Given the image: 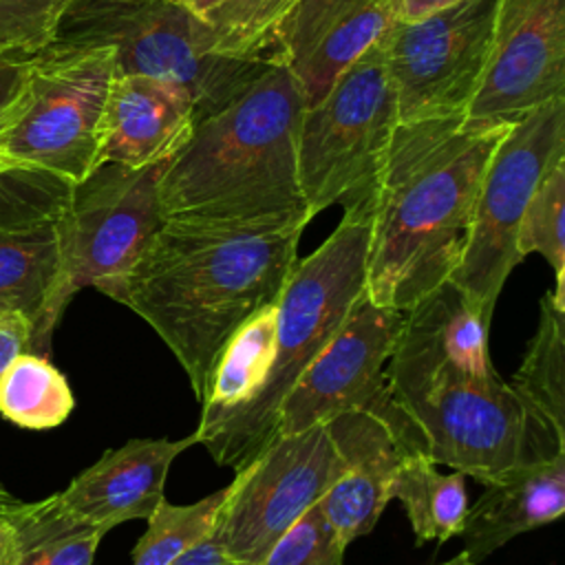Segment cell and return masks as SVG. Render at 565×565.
Returning a JSON list of instances; mask_svg holds the SVG:
<instances>
[{
	"instance_id": "cell-1",
	"label": "cell",
	"mask_w": 565,
	"mask_h": 565,
	"mask_svg": "<svg viewBox=\"0 0 565 565\" xmlns=\"http://www.w3.org/2000/svg\"><path fill=\"white\" fill-rule=\"evenodd\" d=\"M302 225L225 227L163 221L137 263L93 287L143 318L203 402L212 369L241 324L276 302Z\"/></svg>"
},
{
	"instance_id": "cell-2",
	"label": "cell",
	"mask_w": 565,
	"mask_h": 565,
	"mask_svg": "<svg viewBox=\"0 0 565 565\" xmlns=\"http://www.w3.org/2000/svg\"><path fill=\"white\" fill-rule=\"evenodd\" d=\"M514 121H399L369 218L366 296L406 311L459 267L486 166Z\"/></svg>"
},
{
	"instance_id": "cell-3",
	"label": "cell",
	"mask_w": 565,
	"mask_h": 565,
	"mask_svg": "<svg viewBox=\"0 0 565 565\" xmlns=\"http://www.w3.org/2000/svg\"><path fill=\"white\" fill-rule=\"evenodd\" d=\"M302 90L282 64L267 66L225 106L199 119L163 161L166 221L287 227L311 221L296 168Z\"/></svg>"
},
{
	"instance_id": "cell-4",
	"label": "cell",
	"mask_w": 565,
	"mask_h": 565,
	"mask_svg": "<svg viewBox=\"0 0 565 565\" xmlns=\"http://www.w3.org/2000/svg\"><path fill=\"white\" fill-rule=\"evenodd\" d=\"M366 249L369 221L342 216L318 249L296 260L276 300L274 355L260 386L199 441L218 466L236 472L274 439L287 393L366 294Z\"/></svg>"
},
{
	"instance_id": "cell-5",
	"label": "cell",
	"mask_w": 565,
	"mask_h": 565,
	"mask_svg": "<svg viewBox=\"0 0 565 565\" xmlns=\"http://www.w3.org/2000/svg\"><path fill=\"white\" fill-rule=\"evenodd\" d=\"M53 44L110 46L115 73L150 75L185 88L196 121L271 66L227 55L216 35L174 0H73Z\"/></svg>"
},
{
	"instance_id": "cell-6",
	"label": "cell",
	"mask_w": 565,
	"mask_h": 565,
	"mask_svg": "<svg viewBox=\"0 0 565 565\" xmlns=\"http://www.w3.org/2000/svg\"><path fill=\"white\" fill-rule=\"evenodd\" d=\"M397 124V97L377 42L300 113L296 168L311 218L331 205H340L342 216L371 218Z\"/></svg>"
},
{
	"instance_id": "cell-7",
	"label": "cell",
	"mask_w": 565,
	"mask_h": 565,
	"mask_svg": "<svg viewBox=\"0 0 565 565\" xmlns=\"http://www.w3.org/2000/svg\"><path fill=\"white\" fill-rule=\"evenodd\" d=\"M115 55L110 46L51 44L0 113V161L55 172L71 183L99 166L102 115Z\"/></svg>"
},
{
	"instance_id": "cell-8",
	"label": "cell",
	"mask_w": 565,
	"mask_h": 565,
	"mask_svg": "<svg viewBox=\"0 0 565 565\" xmlns=\"http://www.w3.org/2000/svg\"><path fill=\"white\" fill-rule=\"evenodd\" d=\"M404 411L428 459L481 483L565 452V430L501 377L441 388Z\"/></svg>"
},
{
	"instance_id": "cell-9",
	"label": "cell",
	"mask_w": 565,
	"mask_h": 565,
	"mask_svg": "<svg viewBox=\"0 0 565 565\" xmlns=\"http://www.w3.org/2000/svg\"><path fill=\"white\" fill-rule=\"evenodd\" d=\"M565 154V97L519 117L494 148L472 207L466 247L452 282L486 313L523 260L516 232L527 201L545 170Z\"/></svg>"
},
{
	"instance_id": "cell-10",
	"label": "cell",
	"mask_w": 565,
	"mask_h": 565,
	"mask_svg": "<svg viewBox=\"0 0 565 565\" xmlns=\"http://www.w3.org/2000/svg\"><path fill=\"white\" fill-rule=\"evenodd\" d=\"M402 316L397 309L375 305L364 294L287 393L276 435L300 433L344 413H366L382 419L411 452H424L415 422L395 402L386 380V360Z\"/></svg>"
},
{
	"instance_id": "cell-11",
	"label": "cell",
	"mask_w": 565,
	"mask_h": 565,
	"mask_svg": "<svg viewBox=\"0 0 565 565\" xmlns=\"http://www.w3.org/2000/svg\"><path fill=\"white\" fill-rule=\"evenodd\" d=\"M327 424L276 435L236 470L214 521V536L236 565H260L271 545L342 475Z\"/></svg>"
},
{
	"instance_id": "cell-12",
	"label": "cell",
	"mask_w": 565,
	"mask_h": 565,
	"mask_svg": "<svg viewBox=\"0 0 565 565\" xmlns=\"http://www.w3.org/2000/svg\"><path fill=\"white\" fill-rule=\"evenodd\" d=\"M161 168L163 161L143 168L99 163L73 185L57 221L60 313L82 287L126 274L143 254L166 221L159 205Z\"/></svg>"
},
{
	"instance_id": "cell-13",
	"label": "cell",
	"mask_w": 565,
	"mask_h": 565,
	"mask_svg": "<svg viewBox=\"0 0 565 565\" xmlns=\"http://www.w3.org/2000/svg\"><path fill=\"white\" fill-rule=\"evenodd\" d=\"M497 0H461L422 20H395L380 40L399 121L466 113L488 62Z\"/></svg>"
},
{
	"instance_id": "cell-14",
	"label": "cell",
	"mask_w": 565,
	"mask_h": 565,
	"mask_svg": "<svg viewBox=\"0 0 565 565\" xmlns=\"http://www.w3.org/2000/svg\"><path fill=\"white\" fill-rule=\"evenodd\" d=\"M75 183L31 166L0 168V309L33 324L31 353L49 355L57 320V221Z\"/></svg>"
},
{
	"instance_id": "cell-15",
	"label": "cell",
	"mask_w": 565,
	"mask_h": 565,
	"mask_svg": "<svg viewBox=\"0 0 565 565\" xmlns=\"http://www.w3.org/2000/svg\"><path fill=\"white\" fill-rule=\"evenodd\" d=\"M402 313V327L386 360L388 388L402 408L448 386L499 377L488 353L492 316L452 280L441 282Z\"/></svg>"
},
{
	"instance_id": "cell-16",
	"label": "cell",
	"mask_w": 565,
	"mask_h": 565,
	"mask_svg": "<svg viewBox=\"0 0 565 565\" xmlns=\"http://www.w3.org/2000/svg\"><path fill=\"white\" fill-rule=\"evenodd\" d=\"M565 97V0H497L488 62L466 115L516 121Z\"/></svg>"
},
{
	"instance_id": "cell-17",
	"label": "cell",
	"mask_w": 565,
	"mask_h": 565,
	"mask_svg": "<svg viewBox=\"0 0 565 565\" xmlns=\"http://www.w3.org/2000/svg\"><path fill=\"white\" fill-rule=\"evenodd\" d=\"M395 20L391 0H298L278 42L282 66L298 82L305 106L320 102Z\"/></svg>"
},
{
	"instance_id": "cell-18",
	"label": "cell",
	"mask_w": 565,
	"mask_h": 565,
	"mask_svg": "<svg viewBox=\"0 0 565 565\" xmlns=\"http://www.w3.org/2000/svg\"><path fill=\"white\" fill-rule=\"evenodd\" d=\"M192 444H199L194 433L177 441L130 439L106 450L55 497L73 516L104 532L132 519H148L163 501L172 461Z\"/></svg>"
},
{
	"instance_id": "cell-19",
	"label": "cell",
	"mask_w": 565,
	"mask_h": 565,
	"mask_svg": "<svg viewBox=\"0 0 565 565\" xmlns=\"http://www.w3.org/2000/svg\"><path fill=\"white\" fill-rule=\"evenodd\" d=\"M194 124L196 106L185 88L150 75L115 73L102 115L99 163H161L188 141Z\"/></svg>"
},
{
	"instance_id": "cell-20",
	"label": "cell",
	"mask_w": 565,
	"mask_h": 565,
	"mask_svg": "<svg viewBox=\"0 0 565 565\" xmlns=\"http://www.w3.org/2000/svg\"><path fill=\"white\" fill-rule=\"evenodd\" d=\"M342 457V475L318 501L342 545L369 534L388 503V483L397 463L413 455L377 417L344 413L327 422Z\"/></svg>"
},
{
	"instance_id": "cell-21",
	"label": "cell",
	"mask_w": 565,
	"mask_h": 565,
	"mask_svg": "<svg viewBox=\"0 0 565 565\" xmlns=\"http://www.w3.org/2000/svg\"><path fill=\"white\" fill-rule=\"evenodd\" d=\"M483 486L459 532L463 552L472 561H481L519 534L547 525L565 512V452L510 470Z\"/></svg>"
},
{
	"instance_id": "cell-22",
	"label": "cell",
	"mask_w": 565,
	"mask_h": 565,
	"mask_svg": "<svg viewBox=\"0 0 565 565\" xmlns=\"http://www.w3.org/2000/svg\"><path fill=\"white\" fill-rule=\"evenodd\" d=\"M276 311V302H269L241 324L223 347L201 402V419L194 430L196 441L245 404L260 386L274 355Z\"/></svg>"
},
{
	"instance_id": "cell-23",
	"label": "cell",
	"mask_w": 565,
	"mask_h": 565,
	"mask_svg": "<svg viewBox=\"0 0 565 565\" xmlns=\"http://www.w3.org/2000/svg\"><path fill=\"white\" fill-rule=\"evenodd\" d=\"M11 541L2 565H93L102 527L73 516L55 494L35 503H15L2 512Z\"/></svg>"
},
{
	"instance_id": "cell-24",
	"label": "cell",
	"mask_w": 565,
	"mask_h": 565,
	"mask_svg": "<svg viewBox=\"0 0 565 565\" xmlns=\"http://www.w3.org/2000/svg\"><path fill=\"white\" fill-rule=\"evenodd\" d=\"M437 466L424 452L406 455L388 483V501H402L417 545L426 541L446 543L461 532L468 512L466 475L457 470L441 475Z\"/></svg>"
},
{
	"instance_id": "cell-25",
	"label": "cell",
	"mask_w": 565,
	"mask_h": 565,
	"mask_svg": "<svg viewBox=\"0 0 565 565\" xmlns=\"http://www.w3.org/2000/svg\"><path fill=\"white\" fill-rule=\"evenodd\" d=\"M199 18L223 51L241 60L282 64L280 29L298 0H174Z\"/></svg>"
},
{
	"instance_id": "cell-26",
	"label": "cell",
	"mask_w": 565,
	"mask_h": 565,
	"mask_svg": "<svg viewBox=\"0 0 565 565\" xmlns=\"http://www.w3.org/2000/svg\"><path fill=\"white\" fill-rule=\"evenodd\" d=\"M75 406L66 377L38 353H20L0 380V415L20 428H55Z\"/></svg>"
},
{
	"instance_id": "cell-27",
	"label": "cell",
	"mask_w": 565,
	"mask_h": 565,
	"mask_svg": "<svg viewBox=\"0 0 565 565\" xmlns=\"http://www.w3.org/2000/svg\"><path fill=\"white\" fill-rule=\"evenodd\" d=\"M510 384L565 430V302L552 291L541 298L539 327Z\"/></svg>"
},
{
	"instance_id": "cell-28",
	"label": "cell",
	"mask_w": 565,
	"mask_h": 565,
	"mask_svg": "<svg viewBox=\"0 0 565 565\" xmlns=\"http://www.w3.org/2000/svg\"><path fill=\"white\" fill-rule=\"evenodd\" d=\"M516 252L541 254L554 271V294L565 296V154L539 179L519 223Z\"/></svg>"
},
{
	"instance_id": "cell-29",
	"label": "cell",
	"mask_w": 565,
	"mask_h": 565,
	"mask_svg": "<svg viewBox=\"0 0 565 565\" xmlns=\"http://www.w3.org/2000/svg\"><path fill=\"white\" fill-rule=\"evenodd\" d=\"M223 499L225 488L185 505L163 499L146 519L148 527L132 550V565H172L212 532Z\"/></svg>"
},
{
	"instance_id": "cell-30",
	"label": "cell",
	"mask_w": 565,
	"mask_h": 565,
	"mask_svg": "<svg viewBox=\"0 0 565 565\" xmlns=\"http://www.w3.org/2000/svg\"><path fill=\"white\" fill-rule=\"evenodd\" d=\"M73 0H0V49L35 55L55 42Z\"/></svg>"
},
{
	"instance_id": "cell-31",
	"label": "cell",
	"mask_w": 565,
	"mask_h": 565,
	"mask_svg": "<svg viewBox=\"0 0 565 565\" xmlns=\"http://www.w3.org/2000/svg\"><path fill=\"white\" fill-rule=\"evenodd\" d=\"M347 545L313 503L267 552L260 565H342Z\"/></svg>"
},
{
	"instance_id": "cell-32",
	"label": "cell",
	"mask_w": 565,
	"mask_h": 565,
	"mask_svg": "<svg viewBox=\"0 0 565 565\" xmlns=\"http://www.w3.org/2000/svg\"><path fill=\"white\" fill-rule=\"evenodd\" d=\"M31 338L33 324L24 313L0 309V380L20 353L31 351Z\"/></svg>"
},
{
	"instance_id": "cell-33",
	"label": "cell",
	"mask_w": 565,
	"mask_h": 565,
	"mask_svg": "<svg viewBox=\"0 0 565 565\" xmlns=\"http://www.w3.org/2000/svg\"><path fill=\"white\" fill-rule=\"evenodd\" d=\"M31 57L33 55L0 49V113L18 93V88L31 66Z\"/></svg>"
},
{
	"instance_id": "cell-34",
	"label": "cell",
	"mask_w": 565,
	"mask_h": 565,
	"mask_svg": "<svg viewBox=\"0 0 565 565\" xmlns=\"http://www.w3.org/2000/svg\"><path fill=\"white\" fill-rule=\"evenodd\" d=\"M172 565H236V563L230 561V556L223 552L221 543L216 541L214 532H210L205 539H201L196 545L183 552Z\"/></svg>"
},
{
	"instance_id": "cell-35",
	"label": "cell",
	"mask_w": 565,
	"mask_h": 565,
	"mask_svg": "<svg viewBox=\"0 0 565 565\" xmlns=\"http://www.w3.org/2000/svg\"><path fill=\"white\" fill-rule=\"evenodd\" d=\"M461 0H391L395 18L404 20V22H413V20H422L435 11H441L446 7H452Z\"/></svg>"
},
{
	"instance_id": "cell-36",
	"label": "cell",
	"mask_w": 565,
	"mask_h": 565,
	"mask_svg": "<svg viewBox=\"0 0 565 565\" xmlns=\"http://www.w3.org/2000/svg\"><path fill=\"white\" fill-rule=\"evenodd\" d=\"M9 541H11V523H9V519L0 512V565H2L4 558H7Z\"/></svg>"
},
{
	"instance_id": "cell-37",
	"label": "cell",
	"mask_w": 565,
	"mask_h": 565,
	"mask_svg": "<svg viewBox=\"0 0 565 565\" xmlns=\"http://www.w3.org/2000/svg\"><path fill=\"white\" fill-rule=\"evenodd\" d=\"M15 503H20V499H15V497L9 492V488L0 481V512L13 508Z\"/></svg>"
},
{
	"instance_id": "cell-38",
	"label": "cell",
	"mask_w": 565,
	"mask_h": 565,
	"mask_svg": "<svg viewBox=\"0 0 565 565\" xmlns=\"http://www.w3.org/2000/svg\"><path fill=\"white\" fill-rule=\"evenodd\" d=\"M441 565H481L479 561H472L463 550L455 556V558H450V561H446V563H441Z\"/></svg>"
},
{
	"instance_id": "cell-39",
	"label": "cell",
	"mask_w": 565,
	"mask_h": 565,
	"mask_svg": "<svg viewBox=\"0 0 565 565\" xmlns=\"http://www.w3.org/2000/svg\"><path fill=\"white\" fill-rule=\"evenodd\" d=\"M2 166H4V163H2V161H0V168H2Z\"/></svg>"
}]
</instances>
